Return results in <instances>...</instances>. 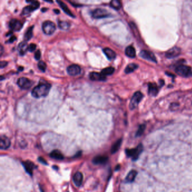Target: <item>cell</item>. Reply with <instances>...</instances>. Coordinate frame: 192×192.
<instances>
[{"mask_svg": "<svg viewBox=\"0 0 192 192\" xmlns=\"http://www.w3.org/2000/svg\"><path fill=\"white\" fill-rule=\"evenodd\" d=\"M143 147L141 144H139L136 148L126 149V153L127 155L129 157H131L133 161H136L138 159L139 155L143 151Z\"/></svg>", "mask_w": 192, "mask_h": 192, "instance_id": "cell-3", "label": "cell"}, {"mask_svg": "<svg viewBox=\"0 0 192 192\" xmlns=\"http://www.w3.org/2000/svg\"><path fill=\"white\" fill-rule=\"evenodd\" d=\"M50 157L52 158L57 160H63L64 158V155L62 152L59 150H54L50 153Z\"/></svg>", "mask_w": 192, "mask_h": 192, "instance_id": "cell-21", "label": "cell"}, {"mask_svg": "<svg viewBox=\"0 0 192 192\" xmlns=\"http://www.w3.org/2000/svg\"><path fill=\"white\" fill-rule=\"evenodd\" d=\"M119 165H118V167H116V170H118V169H119Z\"/></svg>", "mask_w": 192, "mask_h": 192, "instance_id": "cell-39", "label": "cell"}, {"mask_svg": "<svg viewBox=\"0 0 192 192\" xmlns=\"http://www.w3.org/2000/svg\"><path fill=\"white\" fill-rule=\"evenodd\" d=\"M83 179H84V176L81 172H77L76 174H74L73 177V180L74 182V184L77 187H79L81 185Z\"/></svg>", "mask_w": 192, "mask_h": 192, "instance_id": "cell-16", "label": "cell"}, {"mask_svg": "<svg viewBox=\"0 0 192 192\" xmlns=\"http://www.w3.org/2000/svg\"><path fill=\"white\" fill-rule=\"evenodd\" d=\"M104 52L105 54V55L107 57L108 59L109 60H113L116 58V54L113 50H112L110 48H104Z\"/></svg>", "mask_w": 192, "mask_h": 192, "instance_id": "cell-22", "label": "cell"}, {"mask_svg": "<svg viewBox=\"0 0 192 192\" xmlns=\"http://www.w3.org/2000/svg\"><path fill=\"white\" fill-rule=\"evenodd\" d=\"M145 127H146L145 125H141L137 131L136 137H140L141 135L144 133V130L145 129Z\"/></svg>", "mask_w": 192, "mask_h": 192, "instance_id": "cell-31", "label": "cell"}, {"mask_svg": "<svg viewBox=\"0 0 192 192\" xmlns=\"http://www.w3.org/2000/svg\"><path fill=\"white\" fill-rule=\"evenodd\" d=\"M115 72V68L113 67H108L101 70V73L106 77V76H109L113 74Z\"/></svg>", "mask_w": 192, "mask_h": 192, "instance_id": "cell-30", "label": "cell"}, {"mask_svg": "<svg viewBox=\"0 0 192 192\" xmlns=\"http://www.w3.org/2000/svg\"><path fill=\"white\" fill-rule=\"evenodd\" d=\"M40 3L38 1H32L31 2V4L30 6H26L24 8L22 11L23 15H27L30 14V12L35 10L39 8Z\"/></svg>", "mask_w": 192, "mask_h": 192, "instance_id": "cell-9", "label": "cell"}, {"mask_svg": "<svg viewBox=\"0 0 192 192\" xmlns=\"http://www.w3.org/2000/svg\"><path fill=\"white\" fill-rule=\"evenodd\" d=\"M148 92L151 96H156L158 92V89L157 85L154 83L149 84Z\"/></svg>", "mask_w": 192, "mask_h": 192, "instance_id": "cell-19", "label": "cell"}, {"mask_svg": "<svg viewBox=\"0 0 192 192\" xmlns=\"http://www.w3.org/2000/svg\"><path fill=\"white\" fill-rule=\"evenodd\" d=\"M121 144H122V139H119L117 141L115 144L112 145V147L111 148V153L112 154H114L118 151V149L121 147Z\"/></svg>", "mask_w": 192, "mask_h": 192, "instance_id": "cell-26", "label": "cell"}, {"mask_svg": "<svg viewBox=\"0 0 192 192\" xmlns=\"http://www.w3.org/2000/svg\"><path fill=\"white\" fill-rule=\"evenodd\" d=\"M139 55L141 58H143L145 60H147L149 61H151L154 63H157V59L154 54L151 52L147 50H142L140 52Z\"/></svg>", "mask_w": 192, "mask_h": 192, "instance_id": "cell-7", "label": "cell"}, {"mask_svg": "<svg viewBox=\"0 0 192 192\" xmlns=\"http://www.w3.org/2000/svg\"><path fill=\"white\" fill-rule=\"evenodd\" d=\"M23 24L19 20L13 19L9 23V27L14 31H19L22 28Z\"/></svg>", "mask_w": 192, "mask_h": 192, "instance_id": "cell-12", "label": "cell"}, {"mask_svg": "<svg viewBox=\"0 0 192 192\" xmlns=\"http://www.w3.org/2000/svg\"><path fill=\"white\" fill-rule=\"evenodd\" d=\"M143 97V95L140 91H137L133 95L130 103V108L131 110L135 109Z\"/></svg>", "mask_w": 192, "mask_h": 192, "instance_id": "cell-4", "label": "cell"}, {"mask_svg": "<svg viewBox=\"0 0 192 192\" xmlns=\"http://www.w3.org/2000/svg\"><path fill=\"white\" fill-rule=\"evenodd\" d=\"M38 67L40 70H41L42 72H44L46 69V64L44 63V61H40L39 63H38Z\"/></svg>", "mask_w": 192, "mask_h": 192, "instance_id": "cell-32", "label": "cell"}, {"mask_svg": "<svg viewBox=\"0 0 192 192\" xmlns=\"http://www.w3.org/2000/svg\"><path fill=\"white\" fill-rule=\"evenodd\" d=\"M28 50V46L27 44V41H22L18 45V51L19 54L20 55H24L26 53V52Z\"/></svg>", "mask_w": 192, "mask_h": 192, "instance_id": "cell-18", "label": "cell"}, {"mask_svg": "<svg viewBox=\"0 0 192 192\" xmlns=\"http://www.w3.org/2000/svg\"><path fill=\"white\" fill-rule=\"evenodd\" d=\"M36 47H37L36 44H30L28 46V50L30 52H34V50H35V49L36 48Z\"/></svg>", "mask_w": 192, "mask_h": 192, "instance_id": "cell-33", "label": "cell"}, {"mask_svg": "<svg viewBox=\"0 0 192 192\" xmlns=\"http://www.w3.org/2000/svg\"><path fill=\"white\" fill-rule=\"evenodd\" d=\"M11 142L8 137L2 135L0 137V148L1 149H7L10 147Z\"/></svg>", "mask_w": 192, "mask_h": 192, "instance_id": "cell-13", "label": "cell"}, {"mask_svg": "<svg viewBox=\"0 0 192 192\" xmlns=\"http://www.w3.org/2000/svg\"><path fill=\"white\" fill-rule=\"evenodd\" d=\"M54 11H55L56 14H59V11L58 10H54Z\"/></svg>", "mask_w": 192, "mask_h": 192, "instance_id": "cell-38", "label": "cell"}, {"mask_svg": "<svg viewBox=\"0 0 192 192\" xmlns=\"http://www.w3.org/2000/svg\"><path fill=\"white\" fill-rule=\"evenodd\" d=\"M51 88V85L48 83H42L35 87L32 91V96L36 98H40L48 95Z\"/></svg>", "mask_w": 192, "mask_h": 192, "instance_id": "cell-1", "label": "cell"}, {"mask_svg": "<svg viewBox=\"0 0 192 192\" xmlns=\"http://www.w3.org/2000/svg\"><path fill=\"white\" fill-rule=\"evenodd\" d=\"M58 26L61 30H69V28H70V24L69 23L66 21L59 20L58 22Z\"/></svg>", "mask_w": 192, "mask_h": 192, "instance_id": "cell-28", "label": "cell"}, {"mask_svg": "<svg viewBox=\"0 0 192 192\" xmlns=\"http://www.w3.org/2000/svg\"><path fill=\"white\" fill-rule=\"evenodd\" d=\"M138 68V66L135 63H131L126 67L125 72L126 74H129L133 72L134 70H136Z\"/></svg>", "mask_w": 192, "mask_h": 192, "instance_id": "cell-25", "label": "cell"}, {"mask_svg": "<svg viewBox=\"0 0 192 192\" xmlns=\"http://www.w3.org/2000/svg\"><path fill=\"white\" fill-rule=\"evenodd\" d=\"M110 6L115 10H119L122 7V4L121 2L118 0H113L110 3Z\"/></svg>", "mask_w": 192, "mask_h": 192, "instance_id": "cell-29", "label": "cell"}, {"mask_svg": "<svg viewBox=\"0 0 192 192\" xmlns=\"http://www.w3.org/2000/svg\"><path fill=\"white\" fill-rule=\"evenodd\" d=\"M22 164L24 168L26 170V172L28 174H30V175H32L34 170V168L36 167L34 163L30 161H27L25 162H23Z\"/></svg>", "mask_w": 192, "mask_h": 192, "instance_id": "cell-14", "label": "cell"}, {"mask_svg": "<svg viewBox=\"0 0 192 192\" xmlns=\"http://www.w3.org/2000/svg\"><path fill=\"white\" fill-rule=\"evenodd\" d=\"M8 65V62L6 61H2L0 63V67L1 68H3L4 67H6Z\"/></svg>", "mask_w": 192, "mask_h": 192, "instance_id": "cell-35", "label": "cell"}, {"mask_svg": "<svg viewBox=\"0 0 192 192\" xmlns=\"http://www.w3.org/2000/svg\"><path fill=\"white\" fill-rule=\"evenodd\" d=\"M125 54L128 57L131 58H133L136 56V51L133 46H129L126 48Z\"/></svg>", "mask_w": 192, "mask_h": 192, "instance_id": "cell-24", "label": "cell"}, {"mask_svg": "<svg viewBox=\"0 0 192 192\" xmlns=\"http://www.w3.org/2000/svg\"><path fill=\"white\" fill-rule=\"evenodd\" d=\"M108 157L105 155H98L92 159V162L95 165H103L107 162Z\"/></svg>", "mask_w": 192, "mask_h": 192, "instance_id": "cell-17", "label": "cell"}, {"mask_svg": "<svg viewBox=\"0 0 192 192\" xmlns=\"http://www.w3.org/2000/svg\"><path fill=\"white\" fill-rule=\"evenodd\" d=\"M38 161H39L40 162L43 163L44 165H48V163L46 161V160H45L42 157H39V158H38Z\"/></svg>", "mask_w": 192, "mask_h": 192, "instance_id": "cell-36", "label": "cell"}, {"mask_svg": "<svg viewBox=\"0 0 192 192\" xmlns=\"http://www.w3.org/2000/svg\"><path fill=\"white\" fill-rule=\"evenodd\" d=\"M57 2L59 4V6H60V8L62 9L63 11H64V12H66L67 15H69L70 16L72 17H74V15L71 12L67 6V5L64 3L62 1H57Z\"/></svg>", "mask_w": 192, "mask_h": 192, "instance_id": "cell-23", "label": "cell"}, {"mask_svg": "<svg viewBox=\"0 0 192 192\" xmlns=\"http://www.w3.org/2000/svg\"><path fill=\"white\" fill-rule=\"evenodd\" d=\"M181 53V49L177 47H174L172 48H170L166 52L165 55L167 58L172 59L176 58Z\"/></svg>", "mask_w": 192, "mask_h": 192, "instance_id": "cell-10", "label": "cell"}, {"mask_svg": "<svg viewBox=\"0 0 192 192\" xmlns=\"http://www.w3.org/2000/svg\"><path fill=\"white\" fill-rule=\"evenodd\" d=\"M81 71V67L76 64L70 65L67 68L68 73L72 76H74L80 74Z\"/></svg>", "mask_w": 192, "mask_h": 192, "instance_id": "cell-11", "label": "cell"}, {"mask_svg": "<svg viewBox=\"0 0 192 192\" xmlns=\"http://www.w3.org/2000/svg\"><path fill=\"white\" fill-rule=\"evenodd\" d=\"M19 86L21 89L27 90L30 89L32 86V82L28 78L26 77L19 78L17 82Z\"/></svg>", "mask_w": 192, "mask_h": 192, "instance_id": "cell-8", "label": "cell"}, {"mask_svg": "<svg viewBox=\"0 0 192 192\" xmlns=\"http://www.w3.org/2000/svg\"><path fill=\"white\" fill-rule=\"evenodd\" d=\"M175 72L179 76L183 77H190L192 76V68L185 65H180L176 67Z\"/></svg>", "mask_w": 192, "mask_h": 192, "instance_id": "cell-2", "label": "cell"}, {"mask_svg": "<svg viewBox=\"0 0 192 192\" xmlns=\"http://www.w3.org/2000/svg\"><path fill=\"white\" fill-rule=\"evenodd\" d=\"M137 171H135V170L130 171L129 172V174H127V175L126 177L125 180V183H131L133 182L135 177L137 176Z\"/></svg>", "mask_w": 192, "mask_h": 192, "instance_id": "cell-20", "label": "cell"}, {"mask_svg": "<svg viewBox=\"0 0 192 192\" xmlns=\"http://www.w3.org/2000/svg\"><path fill=\"white\" fill-rule=\"evenodd\" d=\"M33 30L34 26L30 27V28L27 30L26 34H24V40L25 41H29L33 36Z\"/></svg>", "mask_w": 192, "mask_h": 192, "instance_id": "cell-27", "label": "cell"}, {"mask_svg": "<svg viewBox=\"0 0 192 192\" xmlns=\"http://www.w3.org/2000/svg\"><path fill=\"white\" fill-rule=\"evenodd\" d=\"M34 58L36 60H39L41 58V52L40 50H37V52H35L34 54Z\"/></svg>", "mask_w": 192, "mask_h": 192, "instance_id": "cell-34", "label": "cell"}, {"mask_svg": "<svg viewBox=\"0 0 192 192\" xmlns=\"http://www.w3.org/2000/svg\"><path fill=\"white\" fill-rule=\"evenodd\" d=\"M55 30V24L51 21H46L42 24L43 32L47 35L54 34Z\"/></svg>", "mask_w": 192, "mask_h": 192, "instance_id": "cell-5", "label": "cell"}, {"mask_svg": "<svg viewBox=\"0 0 192 192\" xmlns=\"http://www.w3.org/2000/svg\"><path fill=\"white\" fill-rule=\"evenodd\" d=\"M16 39V37L14 36H12V37H11V38H10V40H9V42H14V41H15Z\"/></svg>", "mask_w": 192, "mask_h": 192, "instance_id": "cell-37", "label": "cell"}, {"mask_svg": "<svg viewBox=\"0 0 192 192\" xmlns=\"http://www.w3.org/2000/svg\"><path fill=\"white\" fill-rule=\"evenodd\" d=\"M89 77L91 80L92 81H104L106 79V77L104 76L101 73H98V72H91L89 74Z\"/></svg>", "mask_w": 192, "mask_h": 192, "instance_id": "cell-15", "label": "cell"}, {"mask_svg": "<svg viewBox=\"0 0 192 192\" xmlns=\"http://www.w3.org/2000/svg\"><path fill=\"white\" fill-rule=\"evenodd\" d=\"M91 15L94 18L101 19L109 16V13L105 9H96L91 12Z\"/></svg>", "mask_w": 192, "mask_h": 192, "instance_id": "cell-6", "label": "cell"}]
</instances>
